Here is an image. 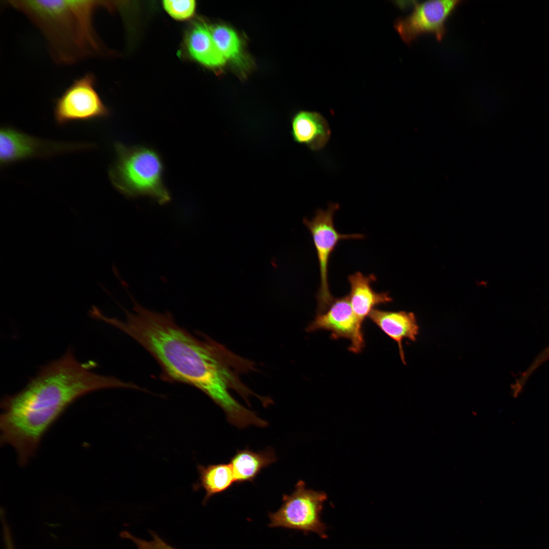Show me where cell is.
Listing matches in <instances>:
<instances>
[{
  "label": "cell",
  "instance_id": "obj_6",
  "mask_svg": "<svg viewBox=\"0 0 549 549\" xmlns=\"http://www.w3.org/2000/svg\"><path fill=\"white\" fill-rule=\"evenodd\" d=\"M339 207L337 203H330L326 210L318 209L310 220L307 218L303 220L312 235L319 264L320 286L316 294L317 312L325 309L334 298L329 287L328 269L330 256L338 243L341 240L362 239L364 237L360 233L339 232L334 226L333 218Z\"/></svg>",
  "mask_w": 549,
  "mask_h": 549
},
{
  "label": "cell",
  "instance_id": "obj_14",
  "mask_svg": "<svg viewBox=\"0 0 549 549\" xmlns=\"http://www.w3.org/2000/svg\"><path fill=\"white\" fill-rule=\"evenodd\" d=\"M276 461V453L270 447L259 451L246 448L237 450L229 463L235 483H241L253 482L263 469Z\"/></svg>",
  "mask_w": 549,
  "mask_h": 549
},
{
  "label": "cell",
  "instance_id": "obj_3",
  "mask_svg": "<svg viewBox=\"0 0 549 549\" xmlns=\"http://www.w3.org/2000/svg\"><path fill=\"white\" fill-rule=\"evenodd\" d=\"M40 30L53 60L72 65L98 57L102 48L94 25L97 1H7Z\"/></svg>",
  "mask_w": 549,
  "mask_h": 549
},
{
  "label": "cell",
  "instance_id": "obj_7",
  "mask_svg": "<svg viewBox=\"0 0 549 549\" xmlns=\"http://www.w3.org/2000/svg\"><path fill=\"white\" fill-rule=\"evenodd\" d=\"M109 114L96 90L94 74L90 73L75 80L56 99L54 107V120L59 126L104 118Z\"/></svg>",
  "mask_w": 549,
  "mask_h": 549
},
{
  "label": "cell",
  "instance_id": "obj_13",
  "mask_svg": "<svg viewBox=\"0 0 549 549\" xmlns=\"http://www.w3.org/2000/svg\"><path fill=\"white\" fill-rule=\"evenodd\" d=\"M370 319L384 333L396 342L402 362L405 364L402 342L404 339L415 341L419 327L415 315L405 311L392 312L373 310Z\"/></svg>",
  "mask_w": 549,
  "mask_h": 549
},
{
  "label": "cell",
  "instance_id": "obj_4",
  "mask_svg": "<svg viewBox=\"0 0 549 549\" xmlns=\"http://www.w3.org/2000/svg\"><path fill=\"white\" fill-rule=\"evenodd\" d=\"M114 146L116 157L108 175L118 192L128 197H149L161 204L170 200V193L163 182L164 164L157 151L119 142Z\"/></svg>",
  "mask_w": 549,
  "mask_h": 549
},
{
  "label": "cell",
  "instance_id": "obj_2",
  "mask_svg": "<svg viewBox=\"0 0 549 549\" xmlns=\"http://www.w3.org/2000/svg\"><path fill=\"white\" fill-rule=\"evenodd\" d=\"M68 350L42 367L23 389L1 402V443L12 447L21 465L34 455L54 421L72 403L89 392L109 388H135L136 385L91 370Z\"/></svg>",
  "mask_w": 549,
  "mask_h": 549
},
{
  "label": "cell",
  "instance_id": "obj_19",
  "mask_svg": "<svg viewBox=\"0 0 549 549\" xmlns=\"http://www.w3.org/2000/svg\"><path fill=\"white\" fill-rule=\"evenodd\" d=\"M149 532L152 536L149 541L138 538L127 531H123L120 536L132 540L139 549H177L165 542L156 532Z\"/></svg>",
  "mask_w": 549,
  "mask_h": 549
},
{
  "label": "cell",
  "instance_id": "obj_16",
  "mask_svg": "<svg viewBox=\"0 0 549 549\" xmlns=\"http://www.w3.org/2000/svg\"><path fill=\"white\" fill-rule=\"evenodd\" d=\"M199 478L193 485L195 491L203 489L205 495L203 500L205 505L214 495L223 493L235 483L230 463L198 465Z\"/></svg>",
  "mask_w": 549,
  "mask_h": 549
},
{
  "label": "cell",
  "instance_id": "obj_20",
  "mask_svg": "<svg viewBox=\"0 0 549 549\" xmlns=\"http://www.w3.org/2000/svg\"><path fill=\"white\" fill-rule=\"evenodd\" d=\"M4 534L6 544V548L14 549L10 532L9 531H6L4 532Z\"/></svg>",
  "mask_w": 549,
  "mask_h": 549
},
{
  "label": "cell",
  "instance_id": "obj_11",
  "mask_svg": "<svg viewBox=\"0 0 549 549\" xmlns=\"http://www.w3.org/2000/svg\"><path fill=\"white\" fill-rule=\"evenodd\" d=\"M377 280L374 274L365 276L357 271L348 277L350 290L349 300L359 326L371 311L377 306L387 304L392 299L388 292H377L373 290L372 283Z\"/></svg>",
  "mask_w": 549,
  "mask_h": 549
},
{
  "label": "cell",
  "instance_id": "obj_12",
  "mask_svg": "<svg viewBox=\"0 0 549 549\" xmlns=\"http://www.w3.org/2000/svg\"><path fill=\"white\" fill-rule=\"evenodd\" d=\"M291 124L294 141L312 151L322 150L330 139L331 132L329 124L318 112L299 111L292 117Z\"/></svg>",
  "mask_w": 549,
  "mask_h": 549
},
{
  "label": "cell",
  "instance_id": "obj_9",
  "mask_svg": "<svg viewBox=\"0 0 549 549\" xmlns=\"http://www.w3.org/2000/svg\"><path fill=\"white\" fill-rule=\"evenodd\" d=\"M92 146L89 144L45 140L4 126L0 129V164L3 167L19 161L49 157Z\"/></svg>",
  "mask_w": 549,
  "mask_h": 549
},
{
  "label": "cell",
  "instance_id": "obj_15",
  "mask_svg": "<svg viewBox=\"0 0 549 549\" xmlns=\"http://www.w3.org/2000/svg\"><path fill=\"white\" fill-rule=\"evenodd\" d=\"M186 43L190 55L201 64L218 68L225 64L226 60L217 46L210 28L206 24H195L188 35Z\"/></svg>",
  "mask_w": 549,
  "mask_h": 549
},
{
  "label": "cell",
  "instance_id": "obj_10",
  "mask_svg": "<svg viewBox=\"0 0 549 549\" xmlns=\"http://www.w3.org/2000/svg\"><path fill=\"white\" fill-rule=\"evenodd\" d=\"M306 330L308 332L328 330L333 339H348L351 341L348 350L354 353L360 352L364 347L362 328L358 324L348 295L334 298L325 309L317 312Z\"/></svg>",
  "mask_w": 549,
  "mask_h": 549
},
{
  "label": "cell",
  "instance_id": "obj_17",
  "mask_svg": "<svg viewBox=\"0 0 549 549\" xmlns=\"http://www.w3.org/2000/svg\"><path fill=\"white\" fill-rule=\"evenodd\" d=\"M214 41L226 60L237 64L243 62L241 45L236 33L224 25H216L210 27Z\"/></svg>",
  "mask_w": 549,
  "mask_h": 549
},
{
  "label": "cell",
  "instance_id": "obj_5",
  "mask_svg": "<svg viewBox=\"0 0 549 549\" xmlns=\"http://www.w3.org/2000/svg\"><path fill=\"white\" fill-rule=\"evenodd\" d=\"M327 494L322 491L308 489L306 483L299 480L290 495L284 494L283 503L275 512H269L270 528L281 527L314 533L321 538L327 537V527L322 521L321 514Z\"/></svg>",
  "mask_w": 549,
  "mask_h": 549
},
{
  "label": "cell",
  "instance_id": "obj_21",
  "mask_svg": "<svg viewBox=\"0 0 549 549\" xmlns=\"http://www.w3.org/2000/svg\"><path fill=\"white\" fill-rule=\"evenodd\" d=\"M542 355L546 360H549V345L542 351Z\"/></svg>",
  "mask_w": 549,
  "mask_h": 549
},
{
  "label": "cell",
  "instance_id": "obj_8",
  "mask_svg": "<svg viewBox=\"0 0 549 549\" xmlns=\"http://www.w3.org/2000/svg\"><path fill=\"white\" fill-rule=\"evenodd\" d=\"M462 2L428 1L415 4L410 14L395 20L394 28L408 45L424 34L433 35L440 41L446 34L448 19Z\"/></svg>",
  "mask_w": 549,
  "mask_h": 549
},
{
  "label": "cell",
  "instance_id": "obj_18",
  "mask_svg": "<svg viewBox=\"0 0 549 549\" xmlns=\"http://www.w3.org/2000/svg\"><path fill=\"white\" fill-rule=\"evenodd\" d=\"M163 5L166 12L177 20H186L195 13L196 3L193 0L164 1Z\"/></svg>",
  "mask_w": 549,
  "mask_h": 549
},
{
  "label": "cell",
  "instance_id": "obj_1",
  "mask_svg": "<svg viewBox=\"0 0 549 549\" xmlns=\"http://www.w3.org/2000/svg\"><path fill=\"white\" fill-rule=\"evenodd\" d=\"M112 326L144 348L157 361L167 380L191 385L208 395L237 424L248 410L231 395L234 390L247 402L255 394L240 375L254 369L251 361L232 353L210 338L196 337L178 325L170 314L146 309L135 302L125 320L114 318Z\"/></svg>",
  "mask_w": 549,
  "mask_h": 549
}]
</instances>
